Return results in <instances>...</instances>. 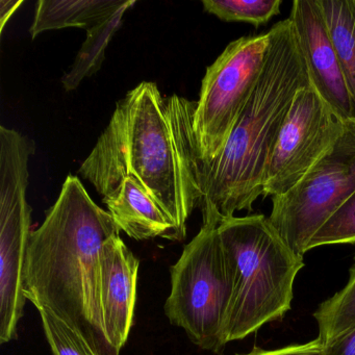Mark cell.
<instances>
[{"label": "cell", "mask_w": 355, "mask_h": 355, "mask_svg": "<svg viewBox=\"0 0 355 355\" xmlns=\"http://www.w3.org/2000/svg\"><path fill=\"white\" fill-rule=\"evenodd\" d=\"M282 0H203V9L226 22H245L255 28L280 13Z\"/></svg>", "instance_id": "cell-17"}, {"label": "cell", "mask_w": 355, "mask_h": 355, "mask_svg": "<svg viewBox=\"0 0 355 355\" xmlns=\"http://www.w3.org/2000/svg\"><path fill=\"white\" fill-rule=\"evenodd\" d=\"M355 105V0H318Z\"/></svg>", "instance_id": "cell-15"}, {"label": "cell", "mask_w": 355, "mask_h": 355, "mask_svg": "<svg viewBox=\"0 0 355 355\" xmlns=\"http://www.w3.org/2000/svg\"><path fill=\"white\" fill-rule=\"evenodd\" d=\"M324 355H355V325L324 345Z\"/></svg>", "instance_id": "cell-21"}, {"label": "cell", "mask_w": 355, "mask_h": 355, "mask_svg": "<svg viewBox=\"0 0 355 355\" xmlns=\"http://www.w3.org/2000/svg\"><path fill=\"white\" fill-rule=\"evenodd\" d=\"M128 0H40L30 28L33 39L49 31L90 30L111 17Z\"/></svg>", "instance_id": "cell-13"}, {"label": "cell", "mask_w": 355, "mask_h": 355, "mask_svg": "<svg viewBox=\"0 0 355 355\" xmlns=\"http://www.w3.org/2000/svg\"><path fill=\"white\" fill-rule=\"evenodd\" d=\"M313 318L319 328L318 338L323 345L355 325V266L350 269L346 286L322 302Z\"/></svg>", "instance_id": "cell-16"}, {"label": "cell", "mask_w": 355, "mask_h": 355, "mask_svg": "<svg viewBox=\"0 0 355 355\" xmlns=\"http://www.w3.org/2000/svg\"><path fill=\"white\" fill-rule=\"evenodd\" d=\"M120 232L80 178L68 175L28 243L26 299L66 324L93 355H120L107 338L101 296V249Z\"/></svg>", "instance_id": "cell-2"}, {"label": "cell", "mask_w": 355, "mask_h": 355, "mask_svg": "<svg viewBox=\"0 0 355 355\" xmlns=\"http://www.w3.org/2000/svg\"><path fill=\"white\" fill-rule=\"evenodd\" d=\"M236 355H324V345L317 338L305 344L290 345L272 350L254 347L250 352Z\"/></svg>", "instance_id": "cell-20"}, {"label": "cell", "mask_w": 355, "mask_h": 355, "mask_svg": "<svg viewBox=\"0 0 355 355\" xmlns=\"http://www.w3.org/2000/svg\"><path fill=\"white\" fill-rule=\"evenodd\" d=\"M171 291L165 313L199 348L221 353L227 345L225 325L232 282L218 225L202 224L170 268Z\"/></svg>", "instance_id": "cell-5"}, {"label": "cell", "mask_w": 355, "mask_h": 355, "mask_svg": "<svg viewBox=\"0 0 355 355\" xmlns=\"http://www.w3.org/2000/svg\"><path fill=\"white\" fill-rule=\"evenodd\" d=\"M288 19L306 64L309 83L340 119L355 122V105L318 0H295Z\"/></svg>", "instance_id": "cell-10"}, {"label": "cell", "mask_w": 355, "mask_h": 355, "mask_svg": "<svg viewBox=\"0 0 355 355\" xmlns=\"http://www.w3.org/2000/svg\"><path fill=\"white\" fill-rule=\"evenodd\" d=\"M355 190V122L288 192L272 198L269 220L278 234L304 257L318 230Z\"/></svg>", "instance_id": "cell-7"}, {"label": "cell", "mask_w": 355, "mask_h": 355, "mask_svg": "<svg viewBox=\"0 0 355 355\" xmlns=\"http://www.w3.org/2000/svg\"><path fill=\"white\" fill-rule=\"evenodd\" d=\"M269 33L263 71L225 146L215 159L199 163L202 224L219 226L238 211H252L263 195L266 169L295 97L311 85L291 20L277 22Z\"/></svg>", "instance_id": "cell-3"}, {"label": "cell", "mask_w": 355, "mask_h": 355, "mask_svg": "<svg viewBox=\"0 0 355 355\" xmlns=\"http://www.w3.org/2000/svg\"><path fill=\"white\" fill-rule=\"evenodd\" d=\"M43 329L53 355H93L80 336L45 309H39Z\"/></svg>", "instance_id": "cell-19"}, {"label": "cell", "mask_w": 355, "mask_h": 355, "mask_svg": "<svg viewBox=\"0 0 355 355\" xmlns=\"http://www.w3.org/2000/svg\"><path fill=\"white\" fill-rule=\"evenodd\" d=\"M270 39L267 32L232 41L207 67L194 122L201 162L215 159L225 146L259 82Z\"/></svg>", "instance_id": "cell-6"}, {"label": "cell", "mask_w": 355, "mask_h": 355, "mask_svg": "<svg viewBox=\"0 0 355 355\" xmlns=\"http://www.w3.org/2000/svg\"><path fill=\"white\" fill-rule=\"evenodd\" d=\"M218 232L232 282L225 325L228 344L286 315L304 259L261 214L223 220Z\"/></svg>", "instance_id": "cell-4"}, {"label": "cell", "mask_w": 355, "mask_h": 355, "mask_svg": "<svg viewBox=\"0 0 355 355\" xmlns=\"http://www.w3.org/2000/svg\"><path fill=\"white\" fill-rule=\"evenodd\" d=\"M336 244H355V190L318 230L307 251Z\"/></svg>", "instance_id": "cell-18"}, {"label": "cell", "mask_w": 355, "mask_h": 355, "mask_svg": "<svg viewBox=\"0 0 355 355\" xmlns=\"http://www.w3.org/2000/svg\"><path fill=\"white\" fill-rule=\"evenodd\" d=\"M196 107L197 101L164 96L155 83H141L116 103L78 173L103 197L134 178L175 224L178 241L184 240L201 199Z\"/></svg>", "instance_id": "cell-1"}, {"label": "cell", "mask_w": 355, "mask_h": 355, "mask_svg": "<svg viewBox=\"0 0 355 355\" xmlns=\"http://www.w3.org/2000/svg\"><path fill=\"white\" fill-rule=\"evenodd\" d=\"M349 123L311 85L299 91L268 163L263 197L280 196L296 186L342 138Z\"/></svg>", "instance_id": "cell-9"}, {"label": "cell", "mask_w": 355, "mask_h": 355, "mask_svg": "<svg viewBox=\"0 0 355 355\" xmlns=\"http://www.w3.org/2000/svg\"><path fill=\"white\" fill-rule=\"evenodd\" d=\"M136 5V0H128L125 6L111 17L87 31V39L76 57L69 72L62 78L67 92L76 90L85 78L96 73L105 59V51L116 33L121 28L123 15Z\"/></svg>", "instance_id": "cell-14"}, {"label": "cell", "mask_w": 355, "mask_h": 355, "mask_svg": "<svg viewBox=\"0 0 355 355\" xmlns=\"http://www.w3.org/2000/svg\"><path fill=\"white\" fill-rule=\"evenodd\" d=\"M103 202L121 232L136 241H178L175 224L134 178H126Z\"/></svg>", "instance_id": "cell-12"}, {"label": "cell", "mask_w": 355, "mask_h": 355, "mask_svg": "<svg viewBox=\"0 0 355 355\" xmlns=\"http://www.w3.org/2000/svg\"><path fill=\"white\" fill-rule=\"evenodd\" d=\"M30 159L11 153L0 159V344L17 338L24 315L26 257L32 211L26 199Z\"/></svg>", "instance_id": "cell-8"}, {"label": "cell", "mask_w": 355, "mask_h": 355, "mask_svg": "<svg viewBox=\"0 0 355 355\" xmlns=\"http://www.w3.org/2000/svg\"><path fill=\"white\" fill-rule=\"evenodd\" d=\"M140 261L120 234L110 238L101 254V296L103 320L112 346L121 351L134 323Z\"/></svg>", "instance_id": "cell-11"}, {"label": "cell", "mask_w": 355, "mask_h": 355, "mask_svg": "<svg viewBox=\"0 0 355 355\" xmlns=\"http://www.w3.org/2000/svg\"><path fill=\"white\" fill-rule=\"evenodd\" d=\"M24 3V0H0V33Z\"/></svg>", "instance_id": "cell-22"}]
</instances>
